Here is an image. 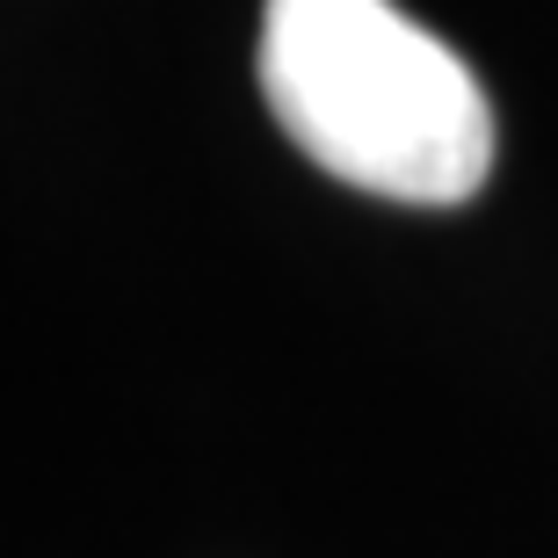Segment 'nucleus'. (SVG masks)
<instances>
[{
    "label": "nucleus",
    "mask_w": 558,
    "mask_h": 558,
    "mask_svg": "<svg viewBox=\"0 0 558 558\" xmlns=\"http://www.w3.org/2000/svg\"><path fill=\"white\" fill-rule=\"evenodd\" d=\"M283 138L392 204H464L494 174V102L392 0H269L254 51Z\"/></svg>",
    "instance_id": "1"
}]
</instances>
